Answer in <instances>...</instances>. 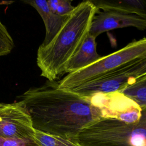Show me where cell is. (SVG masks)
Masks as SVG:
<instances>
[{
    "mask_svg": "<svg viewBox=\"0 0 146 146\" xmlns=\"http://www.w3.org/2000/svg\"><path fill=\"white\" fill-rule=\"evenodd\" d=\"M14 47V40L0 19V56L9 54Z\"/></svg>",
    "mask_w": 146,
    "mask_h": 146,
    "instance_id": "cell-13",
    "label": "cell"
},
{
    "mask_svg": "<svg viewBox=\"0 0 146 146\" xmlns=\"http://www.w3.org/2000/svg\"><path fill=\"white\" fill-rule=\"evenodd\" d=\"M92 22L89 34L95 38L112 30L133 27L140 30H146V18L135 14L116 11H98Z\"/></svg>",
    "mask_w": 146,
    "mask_h": 146,
    "instance_id": "cell-7",
    "label": "cell"
},
{
    "mask_svg": "<svg viewBox=\"0 0 146 146\" xmlns=\"http://www.w3.org/2000/svg\"><path fill=\"white\" fill-rule=\"evenodd\" d=\"M35 129L24 103H0V144L34 140Z\"/></svg>",
    "mask_w": 146,
    "mask_h": 146,
    "instance_id": "cell-6",
    "label": "cell"
},
{
    "mask_svg": "<svg viewBox=\"0 0 146 146\" xmlns=\"http://www.w3.org/2000/svg\"><path fill=\"white\" fill-rule=\"evenodd\" d=\"M18 98L25 104L35 129L71 140L91 124L102 118L117 119L134 105L120 92L87 97L49 80Z\"/></svg>",
    "mask_w": 146,
    "mask_h": 146,
    "instance_id": "cell-1",
    "label": "cell"
},
{
    "mask_svg": "<svg viewBox=\"0 0 146 146\" xmlns=\"http://www.w3.org/2000/svg\"><path fill=\"white\" fill-rule=\"evenodd\" d=\"M47 2L51 11L60 16L69 15L75 8L70 0H48Z\"/></svg>",
    "mask_w": 146,
    "mask_h": 146,
    "instance_id": "cell-12",
    "label": "cell"
},
{
    "mask_svg": "<svg viewBox=\"0 0 146 146\" xmlns=\"http://www.w3.org/2000/svg\"><path fill=\"white\" fill-rule=\"evenodd\" d=\"M146 75V56L90 83L70 90L83 96L121 91Z\"/></svg>",
    "mask_w": 146,
    "mask_h": 146,
    "instance_id": "cell-5",
    "label": "cell"
},
{
    "mask_svg": "<svg viewBox=\"0 0 146 146\" xmlns=\"http://www.w3.org/2000/svg\"><path fill=\"white\" fill-rule=\"evenodd\" d=\"M34 138L39 146H82L77 142L35 129Z\"/></svg>",
    "mask_w": 146,
    "mask_h": 146,
    "instance_id": "cell-11",
    "label": "cell"
},
{
    "mask_svg": "<svg viewBox=\"0 0 146 146\" xmlns=\"http://www.w3.org/2000/svg\"><path fill=\"white\" fill-rule=\"evenodd\" d=\"M146 56V37L135 40L123 48L104 56L77 72L68 74L58 82L59 88L72 90L95 80Z\"/></svg>",
    "mask_w": 146,
    "mask_h": 146,
    "instance_id": "cell-4",
    "label": "cell"
},
{
    "mask_svg": "<svg viewBox=\"0 0 146 146\" xmlns=\"http://www.w3.org/2000/svg\"><path fill=\"white\" fill-rule=\"evenodd\" d=\"M99 10L135 14L146 18V0H90Z\"/></svg>",
    "mask_w": 146,
    "mask_h": 146,
    "instance_id": "cell-10",
    "label": "cell"
},
{
    "mask_svg": "<svg viewBox=\"0 0 146 146\" xmlns=\"http://www.w3.org/2000/svg\"><path fill=\"white\" fill-rule=\"evenodd\" d=\"M102 57L97 52L96 38L88 33L79 50L68 62L65 73L77 72L96 62Z\"/></svg>",
    "mask_w": 146,
    "mask_h": 146,
    "instance_id": "cell-8",
    "label": "cell"
},
{
    "mask_svg": "<svg viewBox=\"0 0 146 146\" xmlns=\"http://www.w3.org/2000/svg\"><path fill=\"white\" fill-rule=\"evenodd\" d=\"M25 3L33 7L43 21L46 35L42 46L48 44L60 30L68 16H60L51 11L46 0L24 1Z\"/></svg>",
    "mask_w": 146,
    "mask_h": 146,
    "instance_id": "cell-9",
    "label": "cell"
},
{
    "mask_svg": "<svg viewBox=\"0 0 146 146\" xmlns=\"http://www.w3.org/2000/svg\"><path fill=\"white\" fill-rule=\"evenodd\" d=\"M72 140L82 146H146V107L141 108V117L135 123L102 118Z\"/></svg>",
    "mask_w": 146,
    "mask_h": 146,
    "instance_id": "cell-3",
    "label": "cell"
},
{
    "mask_svg": "<svg viewBox=\"0 0 146 146\" xmlns=\"http://www.w3.org/2000/svg\"><path fill=\"white\" fill-rule=\"evenodd\" d=\"M98 11L90 0L82 1L75 6L51 41L46 46L40 45L36 64L42 76L56 81L66 74L68 62L81 47Z\"/></svg>",
    "mask_w": 146,
    "mask_h": 146,
    "instance_id": "cell-2",
    "label": "cell"
}]
</instances>
